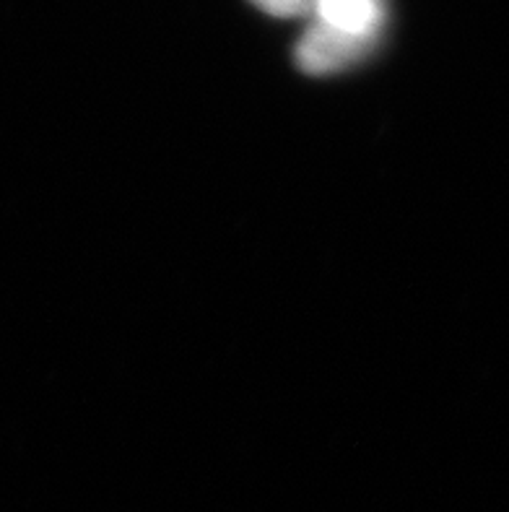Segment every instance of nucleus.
Returning <instances> with one entry per match:
<instances>
[{"label": "nucleus", "instance_id": "f257e3e1", "mask_svg": "<svg viewBox=\"0 0 509 512\" xmlns=\"http://www.w3.org/2000/svg\"><path fill=\"white\" fill-rule=\"evenodd\" d=\"M312 11L317 13V26L359 39L364 45H372L385 19L382 0H315Z\"/></svg>", "mask_w": 509, "mask_h": 512}, {"label": "nucleus", "instance_id": "f03ea898", "mask_svg": "<svg viewBox=\"0 0 509 512\" xmlns=\"http://www.w3.org/2000/svg\"><path fill=\"white\" fill-rule=\"evenodd\" d=\"M369 47L372 45H364L359 39L343 37V34L315 24L299 42L297 60L302 71L307 73H333L364 58Z\"/></svg>", "mask_w": 509, "mask_h": 512}, {"label": "nucleus", "instance_id": "7ed1b4c3", "mask_svg": "<svg viewBox=\"0 0 509 512\" xmlns=\"http://www.w3.org/2000/svg\"><path fill=\"white\" fill-rule=\"evenodd\" d=\"M263 11L276 13V16H297L315 8V0H255Z\"/></svg>", "mask_w": 509, "mask_h": 512}]
</instances>
